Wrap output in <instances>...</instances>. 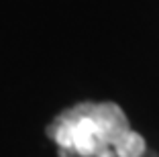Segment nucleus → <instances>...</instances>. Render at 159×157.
Listing matches in <instances>:
<instances>
[{
  "mask_svg": "<svg viewBox=\"0 0 159 157\" xmlns=\"http://www.w3.org/2000/svg\"><path fill=\"white\" fill-rule=\"evenodd\" d=\"M131 129L126 112L110 100L78 102L59 112L47 127V135L59 157H96L112 151L116 139Z\"/></svg>",
  "mask_w": 159,
  "mask_h": 157,
  "instance_id": "1",
  "label": "nucleus"
},
{
  "mask_svg": "<svg viewBox=\"0 0 159 157\" xmlns=\"http://www.w3.org/2000/svg\"><path fill=\"white\" fill-rule=\"evenodd\" d=\"M112 153L116 157H145L147 153V141L141 133L135 129H126L112 147Z\"/></svg>",
  "mask_w": 159,
  "mask_h": 157,
  "instance_id": "2",
  "label": "nucleus"
},
{
  "mask_svg": "<svg viewBox=\"0 0 159 157\" xmlns=\"http://www.w3.org/2000/svg\"><path fill=\"white\" fill-rule=\"evenodd\" d=\"M96 157H116V155H114L112 151H102V153H98Z\"/></svg>",
  "mask_w": 159,
  "mask_h": 157,
  "instance_id": "3",
  "label": "nucleus"
}]
</instances>
